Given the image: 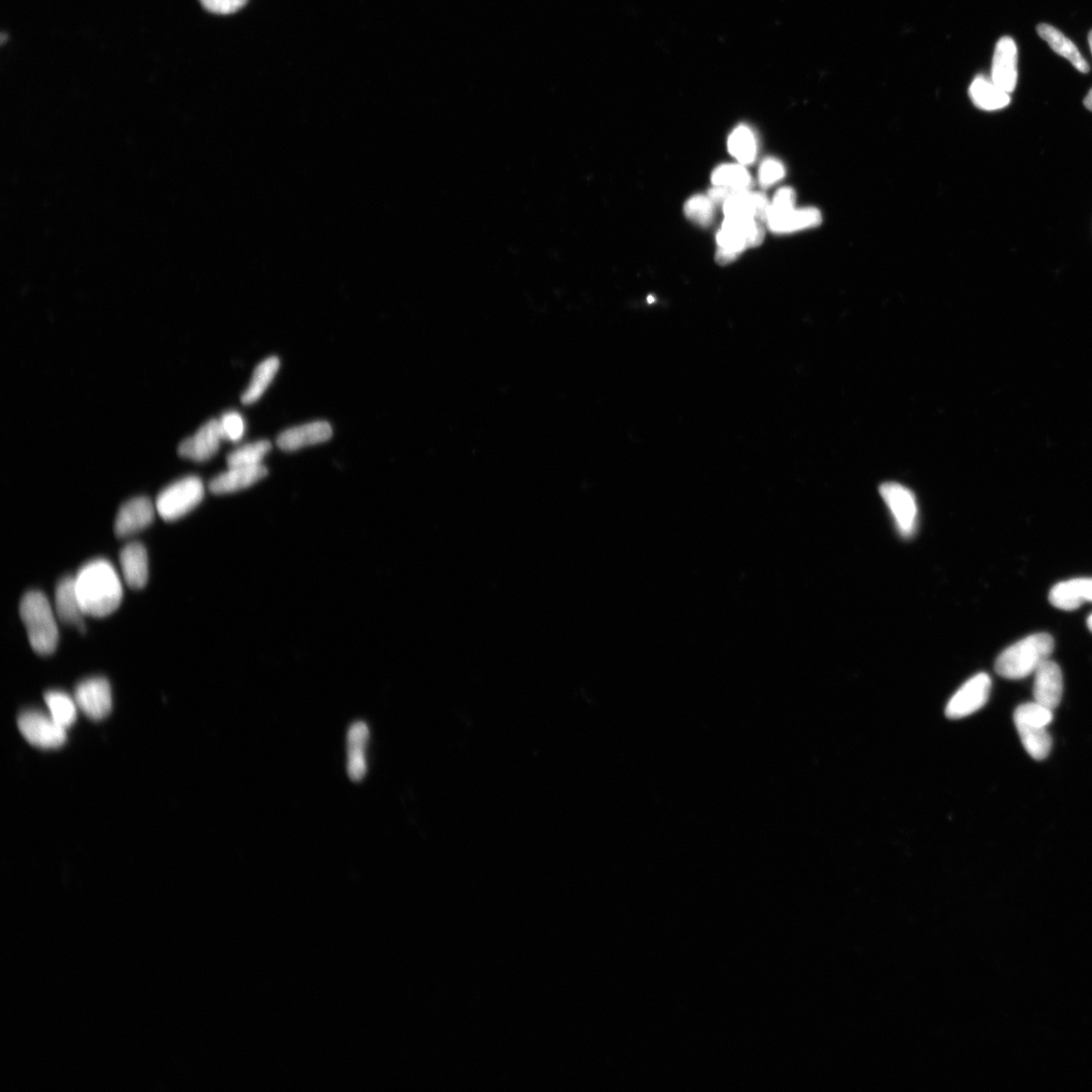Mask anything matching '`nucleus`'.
<instances>
[{"label": "nucleus", "instance_id": "1", "mask_svg": "<svg viewBox=\"0 0 1092 1092\" xmlns=\"http://www.w3.org/2000/svg\"><path fill=\"white\" fill-rule=\"evenodd\" d=\"M83 613L102 618L115 613L123 601V584L112 564L104 559L91 561L75 577Z\"/></svg>", "mask_w": 1092, "mask_h": 1092}, {"label": "nucleus", "instance_id": "2", "mask_svg": "<svg viewBox=\"0 0 1092 1092\" xmlns=\"http://www.w3.org/2000/svg\"><path fill=\"white\" fill-rule=\"evenodd\" d=\"M20 614L28 642L41 656H50L59 647V630L54 610L44 593L32 590L24 595Z\"/></svg>", "mask_w": 1092, "mask_h": 1092}, {"label": "nucleus", "instance_id": "3", "mask_svg": "<svg viewBox=\"0 0 1092 1092\" xmlns=\"http://www.w3.org/2000/svg\"><path fill=\"white\" fill-rule=\"evenodd\" d=\"M1053 649L1054 640L1050 634H1032L1001 652L996 662V671L1005 679H1024L1050 659Z\"/></svg>", "mask_w": 1092, "mask_h": 1092}, {"label": "nucleus", "instance_id": "4", "mask_svg": "<svg viewBox=\"0 0 1092 1092\" xmlns=\"http://www.w3.org/2000/svg\"><path fill=\"white\" fill-rule=\"evenodd\" d=\"M764 238V230L759 221L726 218L716 235L715 260L719 265L731 264L746 249L760 246Z\"/></svg>", "mask_w": 1092, "mask_h": 1092}, {"label": "nucleus", "instance_id": "5", "mask_svg": "<svg viewBox=\"0 0 1092 1092\" xmlns=\"http://www.w3.org/2000/svg\"><path fill=\"white\" fill-rule=\"evenodd\" d=\"M205 496V486L200 478L190 476L169 485L156 500V512L165 521L172 522L189 514L200 504Z\"/></svg>", "mask_w": 1092, "mask_h": 1092}, {"label": "nucleus", "instance_id": "6", "mask_svg": "<svg viewBox=\"0 0 1092 1092\" xmlns=\"http://www.w3.org/2000/svg\"><path fill=\"white\" fill-rule=\"evenodd\" d=\"M18 725L25 739L41 748H59L67 741V730L59 725L50 714L39 711L23 713Z\"/></svg>", "mask_w": 1092, "mask_h": 1092}, {"label": "nucleus", "instance_id": "7", "mask_svg": "<svg viewBox=\"0 0 1092 1092\" xmlns=\"http://www.w3.org/2000/svg\"><path fill=\"white\" fill-rule=\"evenodd\" d=\"M882 497L890 510L899 533L907 540L915 535L917 528L918 509L915 495L898 483H886L881 487Z\"/></svg>", "mask_w": 1092, "mask_h": 1092}, {"label": "nucleus", "instance_id": "8", "mask_svg": "<svg viewBox=\"0 0 1092 1092\" xmlns=\"http://www.w3.org/2000/svg\"><path fill=\"white\" fill-rule=\"evenodd\" d=\"M991 686V679L987 674L975 675L949 699L946 715L951 719H960L981 711L988 701Z\"/></svg>", "mask_w": 1092, "mask_h": 1092}, {"label": "nucleus", "instance_id": "9", "mask_svg": "<svg viewBox=\"0 0 1092 1092\" xmlns=\"http://www.w3.org/2000/svg\"><path fill=\"white\" fill-rule=\"evenodd\" d=\"M75 699L81 712L93 720H101L111 712L112 698L109 680L93 677L82 680L75 693Z\"/></svg>", "mask_w": 1092, "mask_h": 1092}, {"label": "nucleus", "instance_id": "10", "mask_svg": "<svg viewBox=\"0 0 1092 1092\" xmlns=\"http://www.w3.org/2000/svg\"><path fill=\"white\" fill-rule=\"evenodd\" d=\"M224 441L219 420L208 421L193 436L179 445V456L194 462H206L216 455Z\"/></svg>", "mask_w": 1092, "mask_h": 1092}, {"label": "nucleus", "instance_id": "11", "mask_svg": "<svg viewBox=\"0 0 1092 1092\" xmlns=\"http://www.w3.org/2000/svg\"><path fill=\"white\" fill-rule=\"evenodd\" d=\"M991 80L1005 92L1012 93L1017 83V48L1010 37L1001 38L997 44L991 67Z\"/></svg>", "mask_w": 1092, "mask_h": 1092}, {"label": "nucleus", "instance_id": "12", "mask_svg": "<svg viewBox=\"0 0 1092 1092\" xmlns=\"http://www.w3.org/2000/svg\"><path fill=\"white\" fill-rule=\"evenodd\" d=\"M771 203L768 197L750 190L732 192L723 204V212L728 219H755L767 222Z\"/></svg>", "mask_w": 1092, "mask_h": 1092}, {"label": "nucleus", "instance_id": "13", "mask_svg": "<svg viewBox=\"0 0 1092 1092\" xmlns=\"http://www.w3.org/2000/svg\"><path fill=\"white\" fill-rule=\"evenodd\" d=\"M156 506L145 497H137L126 502L119 510L115 531L121 537H129L149 526L155 518Z\"/></svg>", "mask_w": 1092, "mask_h": 1092}, {"label": "nucleus", "instance_id": "14", "mask_svg": "<svg viewBox=\"0 0 1092 1092\" xmlns=\"http://www.w3.org/2000/svg\"><path fill=\"white\" fill-rule=\"evenodd\" d=\"M1034 674V701L1052 709L1060 704L1063 695V676L1060 666L1050 659L1042 663Z\"/></svg>", "mask_w": 1092, "mask_h": 1092}, {"label": "nucleus", "instance_id": "15", "mask_svg": "<svg viewBox=\"0 0 1092 1092\" xmlns=\"http://www.w3.org/2000/svg\"><path fill=\"white\" fill-rule=\"evenodd\" d=\"M332 434L333 430L328 422L316 421L283 431L277 443L282 450L294 451L328 442Z\"/></svg>", "mask_w": 1092, "mask_h": 1092}, {"label": "nucleus", "instance_id": "16", "mask_svg": "<svg viewBox=\"0 0 1092 1092\" xmlns=\"http://www.w3.org/2000/svg\"><path fill=\"white\" fill-rule=\"evenodd\" d=\"M821 221V212L815 208H792L782 211H770L765 223L775 234H789L814 228Z\"/></svg>", "mask_w": 1092, "mask_h": 1092}, {"label": "nucleus", "instance_id": "17", "mask_svg": "<svg viewBox=\"0 0 1092 1092\" xmlns=\"http://www.w3.org/2000/svg\"><path fill=\"white\" fill-rule=\"evenodd\" d=\"M120 564L126 584L140 590L148 583L149 562L145 546L140 543L126 545L120 553Z\"/></svg>", "mask_w": 1092, "mask_h": 1092}, {"label": "nucleus", "instance_id": "18", "mask_svg": "<svg viewBox=\"0 0 1092 1092\" xmlns=\"http://www.w3.org/2000/svg\"><path fill=\"white\" fill-rule=\"evenodd\" d=\"M266 475L267 469L263 464L229 467L228 471L210 481V490L217 495L243 491L259 483Z\"/></svg>", "mask_w": 1092, "mask_h": 1092}, {"label": "nucleus", "instance_id": "19", "mask_svg": "<svg viewBox=\"0 0 1092 1092\" xmlns=\"http://www.w3.org/2000/svg\"><path fill=\"white\" fill-rule=\"evenodd\" d=\"M370 730L365 722H354L347 733V773L353 782H361L367 772L366 748Z\"/></svg>", "mask_w": 1092, "mask_h": 1092}, {"label": "nucleus", "instance_id": "20", "mask_svg": "<svg viewBox=\"0 0 1092 1092\" xmlns=\"http://www.w3.org/2000/svg\"><path fill=\"white\" fill-rule=\"evenodd\" d=\"M1050 603L1066 612H1072L1084 603H1092V578L1061 581L1049 594Z\"/></svg>", "mask_w": 1092, "mask_h": 1092}, {"label": "nucleus", "instance_id": "21", "mask_svg": "<svg viewBox=\"0 0 1092 1092\" xmlns=\"http://www.w3.org/2000/svg\"><path fill=\"white\" fill-rule=\"evenodd\" d=\"M55 612L63 623L83 630L85 616L76 588L75 577L63 578L55 591Z\"/></svg>", "mask_w": 1092, "mask_h": 1092}, {"label": "nucleus", "instance_id": "22", "mask_svg": "<svg viewBox=\"0 0 1092 1092\" xmlns=\"http://www.w3.org/2000/svg\"><path fill=\"white\" fill-rule=\"evenodd\" d=\"M1037 31L1039 36L1048 42L1053 51L1065 57V59L1077 70L1081 71L1082 74L1089 73V65L1084 59L1079 48L1074 45L1071 40L1057 30L1056 27L1047 24H1040Z\"/></svg>", "mask_w": 1092, "mask_h": 1092}, {"label": "nucleus", "instance_id": "23", "mask_svg": "<svg viewBox=\"0 0 1092 1092\" xmlns=\"http://www.w3.org/2000/svg\"><path fill=\"white\" fill-rule=\"evenodd\" d=\"M970 96L978 108L984 110H999L1011 103L1010 93L983 76H977L970 87Z\"/></svg>", "mask_w": 1092, "mask_h": 1092}, {"label": "nucleus", "instance_id": "24", "mask_svg": "<svg viewBox=\"0 0 1092 1092\" xmlns=\"http://www.w3.org/2000/svg\"><path fill=\"white\" fill-rule=\"evenodd\" d=\"M279 365L280 362L277 357L266 359L260 363L258 367L255 368L250 384L243 396H241V401L245 405L258 402L269 385L272 384L279 370Z\"/></svg>", "mask_w": 1092, "mask_h": 1092}, {"label": "nucleus", "instance_id": "25", "mask_svg": "<svg viewBox=\"0 0 1092 1092\" xmlns=\"http://www.w3.org/2000/svg\"><path fill=\"white\" fill-rule=\"evenodd\" d=\"M1027 753L1034 760H1045L1050 754L1052 739L1047 728L1015 723Z\"/></svg>", "mask_w": 1092, "mask_h": 1092}, {"label": "nucleus", "instance_id": "26", "mask_svg": "<svg viewBox=\"0 0 1092 1092\" xmlns=\"http://www.w3.org/2000/svg\"><path fill=\"white\" fill-rule=\"evenodd\" d=\"M728 148L740 164L753 163L758 154L757 139L754 132L746 125L736 126L729 138Z\"/></svg>", "mask_w": 1092, "mask_h": 1092}, {"label": "nucleus", "instance_id": "27", "mask_svg": "<svg viewBox=\"0 0 1092 1092\" xmlns=\"http://www.w3.org/2000/svg\"><path fill=\"white\" fill-rule=\"evenodd\" d=\"M51 717L62 728L73 727L77 718V704L75 697L62 691H50L45 695Z\"/></svg>", "mask_w": 1092, "mask_h": 1092}, {"label": "nucleus", "instance_id": "28", "mask_svg": "<svg viewBox=\"0 0 1092 1092\" xmlns=\"http://www.w3.org/2000/svg\"><path fill=\"white\" fill-rule=\"evenodd\" d=\"M714 186L728 188L733 192L749 190L751 176L742 164H722L714 169L712 176Z\"/></svg>", "mask_w": 1092, "mask_h": 1092}, {"label": "nucleus", "instance_id": "29", "mask_svg": "<svg viewBox=\"0 0 1092 1092\" xmlns=\"http://www.w3.org/2000/svg\"><path fill=\"white\" fill-rule=\"evenodd\" d=\"M272 444L267 441H260L246 445L230 453L227 458V463L229 467L236 466H254L262 464V461L272 450Z\"/></svg>", "mask_w": 1092, "mask_h": 1092}, {"label": "nucleus", "instance_id": "30", "mask_svg": "<svg viewBox=\"0 0 1092 1092\" xmlns=\"http://www.w3.org/2000/svg\"><path fill=\"white\" fill-rule=\"evenodd\" d=\"M1053 720V711L1036 701L1019 705L1014 714L1015 723L1047 728Z\"/></svg>", "mask_w": 1092, "mask_h": 1092}, {"label": "nucleus", "instance_id": "31", "mask_svg": "<svg viewBox=\"0 0 1092 1092\" xmlns=\"http://www.w3.org/2000/svg\"><path fill=\"white\" fill-rule=\"evenodd\" d=\"M714 207L715 205L707 194H697L686 202L684 211L690 221L707 227L714 221Z\"/></svg>", "mask_w": 1092, "mask_h": 1092}, {"label": "nucleus", "instance_id": "32", "mask_svg": "<svg viewBox=\"0 0 1092 1092\" xmlns=\"http://www.w3.org/2000/svg\"><path fill=\"white\" fill-rule=\"evenodd\" d=\"M220 429L224 441L238 443L243 439L246 430L245 420L235 411L225 413L219 420Z\"/></svg>", "mask_w": 1092, "mask_h": 1092}, {"label": "nucleus", "instance_id": "33", "mask_svg": "<svg viewBox=\"0 0 1092 1092\" xmlns=\"http://www.w3.org/2000/svg\"><path fill=\"white\" fill-rule=\"evenodd\" d=\"M785 176L786 168L781 161L775 159H767L761 164L759 182L762 188L768 189L780 180H782Z\"/></svg>", "mask_w": 1092, "mask_h": 1092}, {"label": "nucleus", "instance_id": "34", "mask_svg": "<svg viewBox=\"0 0 1092 1092\" xmlns=\"http://www.w3.org/2000/svg\"><path fill=\"white\" fill-rule=\"evenodd\" d=\"M202 6L216 14H232L245 7L248 0H200Z\"/></svg>", "mask_w": 1092, "mask_h": 1092}, {"label": "nucleus", "instance_id": "35", "mask_svg": "<svg viewBox=\"0 0 1092 1092\" xmlns=\"http://www.w3.org/2000/svg\"><path fill=\"white\" fill-rule=\"evenodd\" d=\"M797 193L791 188H782L777 191L770 206V211H782L796 208Z\"/></svg>", "mask_w": 1092, "mask_h": 1092}, {"label": "nucleus", "instance_id": "36", "mask_svg": "<svg viewBox=\"0 0 1092 1092\" xmlns=\"http://www.w3.org/2000/svg\"><path fill=\"white\" fill-rule=\"evenodd\" d=\"M732 192L733 191H731L728 188L714 186L713 189L708 191L707 195L709 198H711L712 202L715 206H719V205L723 206V204H725L727 202L729 196L731 194Z\"/></svg>", "mask_w": 1092, "mask_h": 1092}, {"label": "nucleus", "instance_id": "37", "mask_svg": "<svg viewBox=\"0 0 1092 1092\" xmlns=\"http://www.w3.org/2000/svg\"><path fill=\"white\" fill-rule=\"evenodd\" d=\"M1084 106L1086 109H1088L1089 110L1092 111V89L1090 90V92H1088V94L1086 95V97L1084 99Z\"/></svg>", "mask_w": 1092, "mask_h": 1092}, {"label": "nucleus", "instance_id": "38", "mask_svg": "<svg viewBox=\"0 0 1092 1092\" xmlns=\"http://www.w3.org/2000/svg\"><path fill=\"white\" fill-rule=\"evenodd\" d=\"M1087 627H1088L1089 630L1092 632V614L1087 619Z\"/></svg>", "mask_w": 1092, "mask_h": 1092}, {"label": "nucleus", "instance_id": "39", "mask_svg": "<svg viewBox=\"0 0 1092 1092\" xmlns=\"http://www.w3.org/2000/svg\"><path fill=\"white\" fill-rule=\"evenodd\" d=\"M1088 42H1089L1090 51L1092 53V31L1088 35Z\"/></svg>", "mask_w": 1092, "mask_h": 1092}, {"label": "nucleus", "instance_id": "40", "mask_svg": "<svg viewBox=\"0 0 1092 1092\" xmlns=\"http://www.w3.org/2000/svg\"><path fill=\"white\" fill-rule=\"evenodd\" d=\"M6 39H7V35L5 33H2V40H0V41H2V44H5Z\"/></svg>", "mask_w": 1092, "mask_h": 1092}]
</instances>
